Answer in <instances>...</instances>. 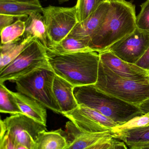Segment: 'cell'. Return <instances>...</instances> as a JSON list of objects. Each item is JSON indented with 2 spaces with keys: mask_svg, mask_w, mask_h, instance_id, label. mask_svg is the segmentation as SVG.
I'll return each instance as SVG.
<instances>
[{
  "mask_svg": "<svg viewBox=\"0 0 149 149\" xmlns=\"http://www.w3.org/2000/svg\"><path fill=\"white\" fill-rule=\"evenodd\" d=\"M107 1H111V0H107Z\"/></svg>",
  "mask_w": 149,
  "mask_h": 149,
  "instance_id": "d590c367",
  "label": "cell"
},
{
  "mask_svg": "<svg viewBox=\"0 0 149 149\" xmlns=\"http://www.w3.org/2000/svg\"><path fill=\"white\" fill-rule=\"evenodd\" d=\"M55 75L51 68L38 69L15 81L16 89L53 112L61 114L53 91Z\"/></svg>",
  "mask_w": 149,
  "mask_h": 149,
  "instance_id": "5b68a950",
  "label": "cell"
},
{
  "mask_svg": "<svg viewBox=\"0 0 149 149\" xmlns=\"http://www.w3.org/2000/svg\"></svg>",
  "mask_w": 149,
  "mask_h": 149,
  "instance_id": "8d00e7d4",
  "label": "cell"
},
{
  "mask_svg": "<svg viewBox=\"0 0 149 149\" xmlns=\"http://www.w3.org/2000/svg\"><path fill=\"white\" fill-rule=\"evenodd\" d=\"M6 131L14 144H21L29 149H37L36 141L46 126L24 114L13 115L3 120Z\"/></svg>",
  "mask_w": 149,
  "mask_h": 149,
  "instance_id": "ba28073f",
  "label": "cell"
},
{
  "mask_svg": "<svg viewBox=\"0 0 149 149\" xmlns=\"http://www.w3.org/2000/svg\"><path fill=\"white\" fill-rule=\"evenodd\" d=\"M15 145V149H29L27 147L21 144H16Z\"/></svg>",
  "mask_w": 149,
  "mask_h": 149,
  "instance_id": "836d02e7",
  "label": "cell"
},
{
  "mask_svg": "<svg viewBox=\"0 0 149 149\" xmlns=\"http://www.w3.org/2000/svg\"><path fill=\"white\" fill-rule=\"evenodd\" d=\"M129 149H149V144L140 147H131L129 148Z\"/></svg>",
  "mask_w": 149,
  "mask_h": 149,
  "instance_id": "1f68e13d",
  "label": "cell"
},
{
  "mask_svg": "<svg viewBox=\"0 0 149 149\" xmlns=\"http://www.w3.org/2000/svg\"><path fill=\"white\" fill-rule=\"evenodd\" d=\"M113 139H111V140H108V141H105L102 142L100 143H98V144H95L94 146H92L90 148L86 149H101L105 147L108 143L110 142V141H112Z\"/></svg>",
  "mask_w": 149,
  "mask_h": 149,
  "instance_id": "4dcf8cb0",
  "label": "cell"
},
{
  "mask_svg": "<svg viewBox=\"0 0 149 149\" xmlns=\"http://www.w3.org/2000/svg\"><path fill=\"white\" fill-rule=\"evenodd\" d=\"M148 79L149 80V74H148Z\"/></svg>",
  "mask_w": 149,
  "mask_h": 149,
  "instance_id": "e575fe53",
  "label": "cell"
},
{
  "mask_svg": "<svg viewBox=\"0 0 149 149\" xmlns=\"http://www.w3.org/2000/svg\"><path fill=\"white\" fill-rule=\"evenodd\" d=\"M112 134L114 139L122 141L129 148L149 144V125L143 127Z\"/></svg>",
  "mask_w": 149,
  "mask_h": 149,
  "instance_id": "44dd1931",
  "label": "cell"
},
{
  "mask_svg": "<svg viewBox=\"0 0 149 149\" xmlns=\"http://www.w3.org/2000/svg\"><path fill=\"white\" fill-rule=\"evenodd\" d=\"M78 129L83 132L101 133L111 131L118 126L108 117L95 109L79 105L74 110L62 114Z\"/></svg>",
  "mask_w": 149,
  "mask_h": 149,
  "instance_id": "9c48e42d",
  "label": "cell"
},
{
  "mask_svg": "<svg viewBox=\"0 0 149 149\" xmlns=\"http://www.w3.org/2000/svg\"><path fill=\"white\" fill-rule=\"evenodd\" d=\"M37 149H65L68 144L66 131L61 129L40 133L36 141Z\"/></svg>",
  "mask_w": 149,
  "mask_h": 149,
  "instance_id": "d6986e66",
  "label": "cell"
},
{
  "mask_svg": "<svg viewBox=\"0 0 149 149\" xmlns=\"http://www.w3.org/2000/svg\"><path fill=\"white\" fill-rule=\"evenodd\" d=\"M42 14L47 27L49 45L61 42L79 23L75 6L62 7L49 5L43 8Z\"/></svg>",
  "mask_w": 149,
  "mask_h": 149,
  "instance_id": "52a82bcc",
  "label": "cell"
},
{
  "mask_svg": "<svg viewBox=\"0 0 149 149\" xmlns=\"http://www.w3.org/2000/svg\"><path fill=\"white\" fill-rule=\"evenodd\" d=\"M25 29V22L20 19L3 28L1 31V44L10 42L22 37Z\"/></svg>",
  "mask_w": 149,
  "mask_h": 149,
  "instance_id": "603a6c76",
  "label": "cell"
},
{
  "mask_svg": "<svg viewBox=\"0 0 149 149\" xmlns=\"http://www.w3.org/2000/svg\"><path fill=\"white\" fill-rule=\"evenodd\" d=\"M74 88L71 84L56 74L53 91L61 109V114L74 110L79 106L73 94Z\"/></svg>",
  "mask_w": 149,
  "mask_h": 149,
  "instance_id": "5bb4252c",
  "label": "cell"
},
{
  "mask_svg": "<svg viewBox=\"0 0 149 149\" xmlns=\"http://www.w3.org/2000/svg\"><path fill=\"white\" fill-rule=\"evenodd\" d=\"M0 149H15L14 142L7 132L0 137Z\"/></svg>",
  "mask_w": 149,
  "mask_h": 149,
  "instance_id": "83f0119b",
  "label": "cell"
},
{
  "mask_svg": "<svg viewBox=\"0 0 149 149\" xmlns=\"http://www.w3.org/2000/svg\"><path fill=\"white\" fill-rule=\"evenodd\" d=\"M107 0H78L75 7L79 23L85 20Z\"/></svg>",
  "mask_w": 149,
  "mask_h": 149,
  "instance_id": "cb8c5ba5",
  "label": "cell"
},
{
  "mask_svg": "<svg viewBox=\"0 0 149 149\" xmlns=\"http://www.w3.org/2000/svg\"><path fill=\"white\" fill-rule=\"evenodd\" d=\"M110 7V1L101 3L87 19L78 23L69 35L89 39L91 41L93 34L106 21Z\"/></svg>",
  "mask_w": 149,
  "mask_h": 149,
  "instance_id": "4fadbf2b",
  "label": "cell"
},
{
  "mask_svg": "<svg viewBox=\"0 0 149 149\" xmlns=\"http://www.w3.org/2000/svg\"><path fill=\"white\" fill-rule=\"evenodd\" d=\"M36 38L23 36L1 46L0 71L15 59L25 48Z\"/></svg>",
  "mask_w": 149,
  "mask_h": 149,
  "instance_id": "ac0fdd59",
  "label": "cell"
},
{
  "mask_svg": "<svg viewBox=\"0 0 149 149\" xmlns=\"http://www.w3.org/2000/svg\"><path fill=\"white\" fill-rule=\"evenodd\" d=\"M110 10L104 23L91 37L89 49L100 53L136 29L135 6L126 0H111Z\"/></svg>",
  "mask_w": 149,
  "mask_h": 149,
  "instance_id": "7a4b0ae2",
  "label": "cell"
},
{
  "mask_svg": "<svg viewBox=\"0 0 149 149\" xmlns=\"http://www.w3.org/2000/svg\"><path fill=\"white\" fill-rule=\"evenodd\" d=\"M149 48V34L136 29L112 45L106 50L129 63L136 64Z\"/></svg>",
  "mask_w": 149,
  "mask_h": 149,
  "instance_id": "30bf717a",
  "label": "cell"
},
{
  "mask_svg": "<svg viewBox=\"0 0 149 149\" xmlns=\"http://www.w3.org/2000/svg\"><path fill=\"white\" fill-rule=\"evenodd\" d=\"M149 125V113L136 116L121 125L116 126L111 130V133L126 131L146 127Z\"/></svg>",
  "mask_w": 149,
  "mask_h": 149,
  "instance_id": "d4e9b609",
  "label": "cell"
},
{
  "mask_svg": "<svg viewBox=\"0 0 149 149\" xmlns=\"http://www.w3.org/2000/svg\"><path fill=\"white\" fill-rule=\"evenodd\" d=\"M28 16L0 14V30H1L3 28L12 24L19 19L24 21L27 19Z\"/></svg>",
  "mask_w": 149,
  "mask_h": 149,
  "instance_id": "4316f807",
  "label": "cell"
},
{
  "mask_svg": "<svg viewBox=\"0 0 149 149\" xmlns=\"http://www.w3.org/2000/svg\"><path fill=\"white\" fill-rule=\"evenodd\" d=\"M12 93L23 114L46 126L47 115L45 107L23 94L18 92Z\"/></svg>",
  "mask_w": 149,
  "mask_h": 149,
  "instance_id": "2e32d148",
  "label": "cell"
},
{
  "mask_svg": "<svg viewBox=\"0 0 149 149\" xmlns=\"http://www.w3.org/2000/svg\"><path fill=\"white\" fill-rule=\"evenodd\" d=\"M94 85L107 93L138 107L149 98L148 79L134 81L122 78L110 70L101 61L98 79Z\"/></svg>",
  "mask_w": 149,
  "mask_h": 149,
  "instance_id": "277c9868",
  "label": "cell"
},
{
  "mask_svg": "<svg viewBox=\"0 0 149 149\" xmlns=\"http://www.w3.org/2000/svg\"><path fill=\"white\" fill-rule=\"evenodd\" d=\"M73 94L78 105L97 110L118 126L143 114L138 106L107 93L94 85L75 87Z\"/></svg>",
  "mask_w": 149,
  "mask_h": 149,
  "instance_id": "3957f363",
  "label": "cell"
},
{
  "mask_svg": "<svg viewBox=\"0 0 149 149\" xmlns=\"http://www.w3.org/2000/svg\"><path fill=\"white\" fill-rule=\"evenodd\" d=\"M90 43L89 39L69 35L59 43L49 45L46 48L61 53L88 51H91L89 47Z\"/></svg>",
  "mask_w": 149,
  "mask_h": 149,
  "instance_id": "ffe728a7",
  "label": "cell"
},
{
  "mask_svg": "<svg viewBox=\"0 0 149 149\" xmlns=\"http://www.w3.org/2000/svg\"><path fill=\"white\" fill-rule=\"evenodd\" d=\"M39 0H0V14L29 15L33 12L43 13Z\"/></svg>",
  "mask_w": 149,
  "mask_h": 149,
  "instance_id": "9a60e30c",
  "label": "cell"
},
{
  "mask_svg": "<svg viewBox=\"0 0 149 149\" xmlns=\"http://www.w3.org/2000/svg\"><path fill=\"white\" fill-rule=\"evenodd\" d=\"M40 68H51L46 57V48L36 39L14 60L0 71V83L17 79Z\"/></svg>",
  "mask_w": 149,
  "mask_h": 149,
  "instance_id": "8992f818",
  "label": "cell"
},
{
  "mask_svg": "<svg viewBox=\"0 0 149 149\" xmlns=\"http://www.w3.org/2000/svg\"><path fill=\"white\" fill-rule=\"evenodd\" d=\"M42 13L33 12L28 16L25 22V31L23 36L36 38L46 48L50 44L47 27Z\"/></svg>",
  "mask_w": 149,
  "mask_h": 149,
  "instance_id": "e0dca14e",
  "label": "cell"
},
{
  "mask_svg": "<svg viewBox=\"0 0 149 149\" xmlns=\"http://www.w3.org/2000/svg\"><path fill=\"white\" fill-rule=\"evenodd\" d=\"M114 139V138H113L112 141H110L106 145L101 149H111V147H112V145H113Z\"/></svg>",
  "mask_w": 149,
  "mask_h": 149,
  "instance_id": "d6a6232c",
  "label": "cell"
},
{
  "mask_svg": "<svg viewBox=\"0 0 149 149\" xmlns=\"http://www.w3.org/2000/svg\"><path fill=\"white\" fill-rule=\"evenodd\" d=\"M136 65L149 71V48L143 56L136 63Z\"/></svg>",
  "mask_w": 149,
  "mask_h": 149,
  "instance_id": "f1b7e54d",
  "label": "cell"
},
{
  "mask_svg": "<svg viewBox=\"0 0 149 149\" xmlns=\"http://www.w3.org/2000/svg\"><path fill=\"white\" fill-rule=\"evenodd\" d=\"M136 28L149 34V1L141 5V10L136 18Z\"/></svg>",
  "mask_w": 149,
  "mask_h": 149,
  "instance_id": "484cf974",
  "label": "cell"
},
{
  "mask_svg": "<svg viewBox=\"0 0 149 149\" xmlns=\"http://www.w3.org/2000/svg\"><path fill=\"white\" fill-rule=\"evenodd\" d=\"M0 112L11 115L23 114L12 91L0 83Z\"/></svg>",
  "mask_w": 149,
  "mask_h": 149,
  "instance_id": "7402d4cb",
  "label": "cell"
},
{
  "mask_svg": "<svg viewBox=\"0 0 149 149\" xmlns=\"http://www.w3.org/2000/svg\"><path fill=\"white\" fill-rule=\"evenodd\" d=\"M99 55L100 61L104 65L122 78L134 81L148 79V71L122 60L109 51H104Z\"/></svg>",
  "mask_w": 149,
  "mask_h": 149,
  "instance_id": "8fae6325",
  "label": "cell"
},
{
  "mask_svg": "<svg viewBox=\"0 0 149 149\" xmlns=\"http://www.w3.org/2000/svg\"><path fill=\"white\" fill-rule=\"evenodd\" d=\"M49 65L56 75L75 87L94 85L98 79L99 55L95 52L58 53L46 48Z\"/></svg>",
  "mask_w": 149,
  "mask_h": 149,
  "instance_id": "6da1fadb",
  "label": "cell"
},
{
  "mask_svg": "<svg viewBox=\"0 0 149 149\" xmlns=\"http://www.w3.org/2000/svg\"><path fill=\"white\" fill-rule=\"evenodd\" d=\"M111 149H128L126 143L114 139Z\"/></svg>",
  "mask_w": 149,
  "mask_h": 149,
  "instance_id": "f546056e",
  "label": "cell"
},
{
  "mask_svg": "<svg viewBox=\"0 0 149 149\" xmlns=\"http://www.w3.org/2000/svg\"><path fill=\"white\" fill-rule=\"evenodd\" d=\"M66 128L68 144L65 149H86L114 138L111 131L97 133L82 132L70 121L66 123Z\"/></svg>",
  "mask_w": 149,
  "mask_h": 149,
  "instance_id": "7c38bea8",
  "label": "cell"
}]
</instances>
